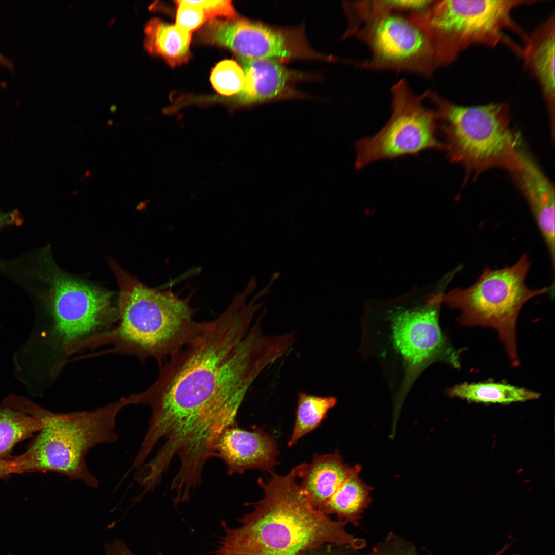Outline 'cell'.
I'll list each match as a JSON object with an SVG mask.
<instances>
[{"instance_id":"603a6c76","label":"cell","mask_w":555,"mask_h":555,"mask_svg":"<svg viewBox=\"0 0 555 555\" xmlns=\"http://www.w3.org/2000/svg\"><path fill=\"white\" fill-rule=\"evenodd\" d=\"M211 82L214 89L225 96L237 94L243 89L245 76L242 68L232 60L218 63L212 70Z\"/></svg>"},{"instance_id":"44dd1931","label":"cell","mask_w":555,"mask_h":555,"mask_svg":"<svg viewBox=\"0 0 555 555\" xmlns=\"http://www.w3.org/2000/svg\"><path fill=\"white\" fill-rule=\"evenodd\" d=\"M42 427L39 418L3 403L0 406V460L12 459L14 446Z\"/></svg>"},{"instance_id":"3957f363","label":"cell","mask_w":555,"mask_h":555,"mask_svg":"<svg viewBox=\"0 0 555 555\" xmlns=\"http://www.w3.org/2000/svg\"><path fill=\"white\" fill-rule=\"evenodd\" d=\"M258 485L264 497L240 519L235 528L225 526L219 555H298L326 543L354 549L366 541L348 533L337 521L314 507L301 488L293 468L285 475L273 472Z\"/></svg>"},{"instance_id":"6da1fadb","label":"cell","mask_w":555,"mask_h":555,"mask_svg":"<svg viewBox=\"0 0 555 555\" xmlns=\"http://www.w3.org/2000/svg\"><path fill=\"white\" fill-rule=\"evenodd\" d=\"M256 307L234 297L218 317L201 322L193 338L159 365L156 381L132 394L133 405L151 411L141 451L171 464L175 457L184 468H200L215 457L221 433L236 424L251 385L268 366L291 347L285 334L268 336Z\"/></svg>"},{"instance_id":"d6986e66","label":"cell","mask_w":555,"mask_h":555,"mask_svg":"<svg viewBox=\"0 0 555 555\" xmlns=\"http://www.w3.org/2000/svg\"><path fill=\"white\" fill-rule=\"evenodd\" d=\"M361 467L356 465L342 485L319 510L326 514H335L347 523L359 525L361 514L371 502V488L361 481Z\"/></svg>"},{"instance_id":"f546056e","label":"cell","mask_w":555,"mask_h":555,"mask_svg":"<svg viewBox=\"0 0 555 555\" xmlns=\"http://www.w3.org/2000/svg\"><path fill=\"white\" fill-rule=\"evenodd\" d=\"M113 121H112V120H109V121H108V125L109 126H112V125H113Z\"/></svg>"},{"instance_id":"4dcf8cb0","label":"cell","mask_w":555,"mask_h":555,"mask_svg":"<svg viewBox=\"0 0 555 555\" xmlns=\"http://www.w3.org/2000/svg\"><path fill=\"white\" fill-rule=\"evenodd\" d=\"M515 555H521V554H515Z\"/></svg>"},{"instance_id":"8992f818","label":"cell","mask_w":555,"mask_h":555,"mask_svg":"<svg viewBox=\"0 0 555 555\" xmlns=\"http://www.w3.org/2000/svg\"><path fill=\"white\" fill-rule=\"evenodd\" d=\"M436 107L448 159L469 174L493 168L510 172L517 165L521 140L510 127L506 103L466 106L456 104L433 90L423 93Z\"/></svg>"},{"instance_id":"9c48e42d","label":"cell","mask_w":555,"mask_h":555,"mask_svg":"<svg viewBox=\"0 0 555 555\" xmlns=\"http://www.w3.org/2000/svg\"><path fill=\"white\" fill-rule=\"evenodd\" d=\"M391 92V115L387 122L375 135L356 143L357 169L381 160L443 149L436 135V112L424 105L423 94H415L405 79L396 83Z\"/></svg>"},{"instance_id":"83f0119b","label":"cell","mask_w":555,"mask_h":555,"mask_svg":"<svg viewBox=\"0 0 555 555\" xmlns=\"http://www.w3.org/2000/svg\"><path fill=\"white\" fill-rule=\"evenodd\" d=\"M0 65H2V66H3L7 68H8L9 70H11V71L13 70V69H14V65H13V62H12V61L11 60H10L9 59L7 58L6 57H5L4 55H3L1 52H0ZM4 86V85H3L1 84V83H0V87L1 86Z\"/></svg>"},{"instance_id":"52a82bcc","label":"cell","mask_w":555,"mask_h":555,"mask_svg":"<svg viewBox=\"0 0 555 555\" xmlns=\"http://www.w3.org/2000/svg\"><path fill=\"white\" fill-rule=\"evenodd\" d=\"M536 0L433 1L424 10L409 14L425 34L438 68L454 62L473 45L494 47L506 40L503 31L525 34L515 23L512 10Z\"/></svg>"},{"instance_id":"f1b7e54d","label":"cell","mask_w":555,"mask_h":555,"mask_svg":"<svg viewBox=\"0 0 555 555\" xmlns=\"http://www.w3.org/2000/svg\"><path fill=\"white\" fill-rule=\"evenodd\" d=\"M509 546H510L509 544L506 545L501 550H499L497 553H496V554H495L494 555H502L504 552H505L508 549ZM430 555H431V554H430Z\"/></svg>"},{"instance_id":"484cf974","label":"cell","mask_w":555,"mask_h":555,"mask_svg":"<svg viewBox=\"0 0 555 555\" xmlns=\"http://www.w3.org/2000/svg\"><path fill=\"white\" fill-rule=\"evenodd\" d=\"M23 223V217L17 210L7 212L0 211V229L9 226H20Z\"/></svg>"},{"instance_id":"ac0fdd59","label":"cell","mask_w":555,"mask_h":555,"mask_svg":"<svg viewBox=\"0 0 555 555\" xmlns=\"http://www.w3.org/2000/svg\"><path fill=\"white\" fill-rule=\"evenodd\" d=\"M144 32V46L150 53L161 57L173 67L188 60L191 33L157 18L147 23Z\"/></svg>"},{"instance_id":"7a4b0ae2","label":"cell","mask_w":555,"mask_h":555,"mask_svg":"<svg viewBox=\"0 0 555 555\" xmlns=\"http://www.w3.org/2000/svg\"><path fill=\"white\" fill-rule=\"evenodd\" d=\"M0 274L24 289L33 302L34 327L16 354L36 372L59 374L69 357L101 345L118 321L111 292L62 271L49 245L0 260Z\"/></svg>"},{"instance_id":"7c38bea8","label":"cell","mask_w":555,"mask_h":555,"mask_svg":"<svg viewBox=\"0 0 555 555\" xmlns=\"http://www.w3.org/2000/svg\"><path fill=\"white\" fill-rule=\"evenodd\" d=\"M205 33L209 41L229 48L239 58L288 59L313 53L300 32L281 31L244 20H213Z\"/></svg>"},{"instance_id":"ffe728a7","label":"cell","mask_w":555,"mask_h":555,"mask_svg":"<svg viewBox=\"0 0 555 555\" xmlns=\"http://www.w3.org/2000/svg\"><path fill=\"white\" fill-rule=\"evenodd\" d=\"M448 395L470 402L507 404L536 399L540 394L523 387L494 383H463L450 388Z\"/></svg>"},{"instance_id":"30bf717a","label":"cell","mask_w":555,"mask_h":555,"mask_svg":"<svg viewBox=\"0 0 555 555\" xmlns=\"http://www.w3.org/2000/svg\"><path fill=\"white\" fill-rule=\"evenodd\" d=\"M354 35L370 50V58L358 65L363 69L429 77L438 69L428 38L408 14L390 12L375 17L361 26Z\"/></svg>"},{"instance_id":"5b68a950","label":"cell","mask_w":555,"mask_h":555,"mask_svg":"<svg viewBox=\"0 0 555 555\" xmlns=\"http://www.w3.org/2000/svg\"><path fill=\"white\" fill-rule=\"evenodd\" d=\"M119 286L118 323L109 331L107 343L115 352L131 354L160 365L186 345L201 322L194 319L192 295L181 298L168 290L151 288L111 263Z\"/></svg>"},{"instance_id":"9a60e30c","label":"cell","mask_w":555,"mask_h":555,"mask_svg":"<svg viewBox=\"0 0 555 555\" xmlns=\"http://www.w3.org/2000/svg\"><path fill=\"white\" fill-rule=\"evenodd\" d=\"M554 13L539 25L524 40L522 48L514 47L524 67L536 80L542 91L554 136L555 115Z\"/></svg>"},{"instance_id":"277c9868","label":"cell","mask_w":555,"mask_h":555,"mask_svg":"<svg viewBox=\"0 0 555 555\" xmlns=\"http://www.w3.org/2000/svg\"><path fill=\"white\" fill-rule=\"evenodd\" d=\"M3 402L42 423L27 451L12 458L15 473L52 471L92 488L99 483L87 467L86 455L96 446L118 439L117 415L125 406L133 405L130 395L92 411L59 413L21 396L9 395Z\"/></svg>"},{"instance_id":"ba28073f","label":"cell","mask_w":555,"mask_h":555,"mask_svg":"<svg viewBox=\"0 0 555 555\" xmlns=\"http://www.w3.org/2000/svg\"><path fill=\"white\" fill-rule=\"evenodd\" d=\"M531 264L524 253L512 266L486 267L471 286L457 287L441 295V302L460 311L461 325L495 329L514 366L519 364L515 330L521 309L531 299L553 289L548 286L532 289L526 285Z\"/></svg>"},{"instance_id":"2e32d148","label":"cell","mask_w":555,"mask_h":555,"mask_svg":"<svg viewBox=\"0 0 555 555\" xmlns=\"http://www.w3.org/2000/svg\"><path fill=\"white\" fill-rule=\"evenodd\" d=\"M300 486L312 504L320 508L351 473L353 467L346 464L338 450L333 453L314 454L310 463L293 468Z\"/></svg>"},{"instance_id":"d4e9b609","label":"cell","mask_w":555,"mask_h":555,"mask_svg":"<svg viewBox=\"0 0 555 555\" xmlns=\"http://www.w3.org/2000/svg\"><path fill=\"white\" fill-rule=\"evenodd\" d=\"M203 9L207 20L211 21L218 16L236 20V14L231 1H193Z\"/></svg>"},{"instance_id":"4316f807","label":"cell","mask_w":555,"mask_h":555,"mask_svg":"<svg viewBox=\"0 0 555 555\" xmlns=\"http://www.w3.org/2000/svg\"><path fill=\"white\" fill-rule=\"evenodd\" d=\"M15 473L12 459L9 460H0V479L7 477Z\"/></svg>"},{"instance_id":"5bb4252c","label":"cell","mask_w":555,"mask_h":555,"mask_svg":"<svg viewBox=\"0 0 555 555\" xmlns=\"http://www.w3.org/2000/svg\"><path fill=\"white\" fill-rule=\"evenodd\" d=\"M515 183L527 202L554 265V188L521 144L516 167L510 171Z\"/></svg>"},{"instance_id":"cb8c5ba5","label":"cell","mask_w":555,"mask_h":555,"mask_svg":"<svg viewBox=\"0 0 555 555\" xmlns=\"http://www.w3.org/2000/svg\"><path fill=\"white\" fill-rule=\"evenodd\" d=\"M176 24L180 29L191 33L207 21L202 8L193 1H177Z\"/></svg>"},{"instance_id":"4fadbf2b","label":"cell","mask_w":555,"mask_h":555,"mask_svg":"<svg viewBox=\"0 0 555 555\" xmlns=\"http://www.w3.org/2000/svg\"><path fill=\"white\" fill-rule=\"evenodd\" d=\"M252 429L246 430L236 423L226 428L216 441V457L224 462L229 475L249 469L270 473L278 464L276 440L260 427Z\"/></svg>"},{"instance_id":"e0dca14e","label":"cell","mask_w":555,"mask_h":555,"mask_svg":"<svg viewBox=\"0 0 555 555\" xmlns=\"http://www.w3.org/2000/svg\"><path fill=\"white\" fill-rule=\"evenodd\" d=\"M238 59L245 82L234 97L235 102L242 105L261 102L276 97L284 89L289 72L275 59Z\"/></svg>"},{"instance_id":"8fae6325","label":"cell","mask_w":555,"mask_h":555,"mask_svg":"<svg viewBox=\"0 0 555 555\" xmlns=\"http://www.w3.org/2000/svg\"><path fill=\"white\" fill-rule=\"evenodd\" d=\"M441 294L431 295L424 305L400 308L391 315L394 344L410 366L438 358L460 367V353L448 345L439 325Z\"/></svg>"},{"instance_id":"7402d4cb","label":"cell","mask_w":555,"mask_h":555,"mask_svg":"<svg viewBox=\"0 0 555 555\" xmlns=\"http://www.w3.org/2000/svg\"><path fill=\"white\" fill-rule=\"evenodd\" d=\"M337 401L334 396H320L299 392L295 423L288 446H293L304 435L317 428Z\"/></svg>"}]
</instances>
